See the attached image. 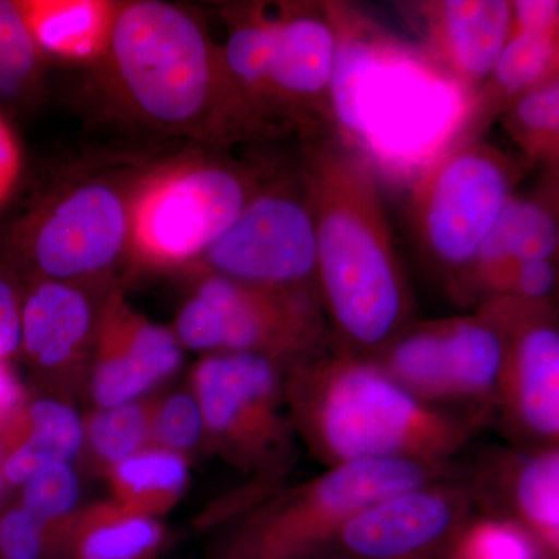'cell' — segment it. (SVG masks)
<instances>
[{
	"mask_svg": "<svg viewBox=\"0 0 559 559\" xmlns=\"http://www.w3.org/2000/svg\"><path fill=\"white\" fill-rule=\"evenodd\" d=\"M116 516L106 518L87 533L83 559H135L156 546L160 530L145 514L119 506Z\"/></svg>",
	"mask_w": 559,
	"mask_h": 559,
	"instance_id": "26",
	"label": "cell"
},
{
	"mask_svg": "<svg viewBox=\"0 0 559 559\" xmlns=\"http://www.w3.org/2000/svg\"><path fill=\"white\" fill-rule=\"evenodd\" d=\"M22 301L16 288L0 272V360L9 358L21 345Z\"/></svg>",
	"mask_w": 559,
	"mask_h": 559,
	"instance_id": "34",
	"label": "cell"
},
{
	"mask_svg": "<svg viewBox=\"0 0 559 559\" xmlns=\"http://www.w3.org/2000/svg\"><path fill=\"white\" fill-rule=\"evenodd\" d=\"M24 170V154L16 131L0 112V209L9 202Z\"/></svg>",
	"mask_w": 559,
	"mask_h": 559,
	"instance_id": "33",
	"label": "cell"
},
{
	"mask_svg": "<svg viewBox=\"0 0 559 559\" xmlns=\"http://www.w3.org/2000/svg\"><path fill=\"white\" fill-rule=\"evenodd\" d=\"M340 35L314 16L271 20L267 98L305 100L329 94Z\"/></svg>",
	"mask_w": 559,
	"mask_h": 559,
	"instance_id": "17",
	"label": "cell"
},
{
	"mask_svg": "<svg viewBox=\"0 0 559 559\" xmlns=\"http://www.w3.org/2000/svg\"><path fill=\"white\" fill-rule=\"evenodd\" d=\"M189 479L186 460L168 450L139 451L114 466L117 506L145 514L170 509Z\"/></svg>",
	"mask_w": 559,
	"mask_h": 559,
	"instance_id": "21",
	"label": "cell"
},
{
	"mask_svg": "<svg viewBox=\"0 0 559 559\" xmlns=\"http://www.w3.org/2000/svg\"><path fill=\"white\" fill-rule=\"evenodd\" d=\"M193 392L204 428L235 462L255 468L288 454L294 425L283 414L286 382L277 360L212 353L194 367Z\"/></svg>",
	"mask_w": 559,
	"mask_h": 559,
	"instance_id": "8",
	"label": "cell"
},
{
	"mask_svg": "<svg viewBox=\"0 0 559 559\" xmlns=\"http://www.w3.org/2000/svg\"><path fill=\"white\" fill-rule=\"evenodd\" d=\"M510 191L509 168L485 146L452 151L433 162L417 194L419 235L430 259L444 270L473 272Z\"/></svg>",
	"mask_w": 559,
	"mask_h": 559,
	"instance_id": "9",
	"label": "cell"
},
{
	"mask_svg": "<svg viewBox=\"0 0 559 559\" xmlns=\"http://www.w3.org/2000/svg\"><path fill=\"white\" fill-rule=\"evenodd\" d=\"M138 178L73 180L47 194L10 230V252L38 278L80 286L130 259Z\"/></svg>",
	"mask_w": 559,
	"mask_h": 559,
	"instance_id": "6",
	"label": "cell"
},
{
	"mask_svg": "<svg viewBox=\"0 0 559 559\" xmlns=\"http://www.w3.org/2000/svg\"><path fill=\"white\" fill-rule=\"evenodd\" d=\"M308 170L316 280L342 352L377 358L400 336L411 296L369 164L322 150Z\"/></svg>",
	"mask_w": 559,
	"mask_h": 559,
	"instance_id": "2",
	"label": "cell"
},
{
	"mask_svg": "<svg viewBox=\"0 0 559 559\" xmlns=\"http://www.w3.org/2000/svg\"><path fill=\"white\" fill-rule=\"evenodd\" d=\"M28 32L49 60L100 64L121 2L110 0H16Z\"/></svg>",
	"mask_w": 559,
	"mask_h": 559,
	"instance_id": "18",
	"label": "cell"
},
{
	"mask_svg": "<svg viewBox=\"0 0 559 559\" xmlns=\"http://www.w3.org/2000/svg\"><path fill=\"white\" fill-rule=\"evenodd\" d=\"M27 426L31 432L53 444L68 462L83 441L79 415L72 407L58 401L43 400L33 404L27 412Z\"/></svg>",
	"mask_w": 559,
	"mask_h": 559,
	"instance_id": "29",
	"label": "cell"
},
{
	"mask_svg": "<svg viewBox=\"0 0 559 559\" xmlns=\"http://www.w3.org/2000/svg\"><path fill=\"white\" fill-rule=\"evenodd\" d=\"M97 318L80 286L38 278L22 301L21 345L43 369H64L95 341Z\"/></svg>",
	"mask_w": 559,
	"mask_h": 559,
	"instance_id": "16",
	"label": "cell"
},
{
	"mask_svg": "<svg viewBox=\"0 0 559 559\" xmlns=\"http://www.w3.org/2000/svg\"><path fill=\"white\" fill-rule=\"evenodd\" d=\"M94 342L92 395L103 409L132 403L182 360L176 334L132 310L121 290L106 297Z\"/></svg>",
	"mask_w": 559,
	"mask_h": 559,
	"instance_id": "14",
	"label": "cell"
},
{
	"mask_svg": "<svg viewBox=\"0 0 559 559\" xmlns=\"http://www.w3.org/2000/svg\"><path fill=\"white\" fill-rule=\"evenodd\" d=\"M557 248V219L550 210L539 202L511 198L481 245L469 282L492 296H506L520 264L551 260Z\"/></svg>",
	"mask_w": 559,
	"mask_h": 559,
	"instance_id": "19",
	"label": "cell"
},
{
	"mask_svg": "<svg viewBox=\"0 0 559 559\" xmlns=\"http://www.w3.org/2000/svg\"><path fill=\"white\" fill-rule=\"evenodd\" d=\"M555 282L557 267L554 260L528 261L514 270L506 296L525 304H546L554 290Z\"/></svg>",
	"mask_w": 559,
	"mask_h": 559,
	"instance_id": "32",
	"label": "cell"
},
{
	"mask_svg": "<svg viewBox=\"0 0 559 559\" xmlns=\"http://www.w3.org/2000/svg\"><path fill=\"white\" fill-rule=\"evenodd\" d=\"M79 499V479L68 463H57L27 481L24 510L40 524L64 516Z\"/></svg>",
	"mask_w": 559,
	"mask_h": 559,
	"instance_id": "27",
	"label": "cell"
},
{
	"mask_svg": "<svg viewBox=\"0 0 559 559\" xmlns=\"http://www.w3.org/2000/svg\"><path fill=\"white\" fill-rule=\"evenodd\" d=\"M40 524L24 509L0 521V550L7 559H36L40 550Z\"/></svg>",
	"mask_w": 559,
	"mask_h": 559,
	"instance_id": "31",
	"label": "cell"
},
{
	"mask_svg": "<svg viewBox=\"0 0 559 559\" xmlns=\"http://www.w3.org/2000/svg\"><path fill=\"white\" fill-rule=\"evenodd\" d=\"M484 318L503 337L498 406L514 432L533 447L559 439V333L544 304L496 297Z\"/></svg>",
	"mask_w": 559,
	"mask_h": 559,
	"instance_id": "11",
	"label": "cell"
},
{
	"mask_svg": "<svg viewBox=\"0 0 559 559\" xmlns=\"http://www.w3.org/2000/svg\"><path fill=\"white\" fill-rule=\"evenodd\" d=\"M218 322V353H250L290 364L322 352L323 319L311 290L260 288L202 274L194 290Z\"/></svg>",
	"mask_w": 559,
	"mask_h": 559,
	"instance_id": "12",
	"label": "cell"
},
{
	"mask_svg": "<svg viewBox=\"0 0 559 559\" xmlns=\"http://www.w3.org/2000/svg\"><path fill=\"white\" fill-rule=\"evenodd\" d=\"M538 539L509 518L468 520L454 536L452 559H544Z\"/></svg>",
	"mask_w": 559,
	"mask_h": 559,
	"instance_id": "23",
	"label": "cell"
},
{
	"mask_svg": "<svg viewBox=\"0 0 559 559\" xmlns=\"http://www.w3.org/2000/svg\"><path fill=\"white\" fill-rule=\"evenodd\" d=\"M22 404V389L13 371L0 360V421L13 418Z\"/></svg>",
	"mask_w": 559,
	"mask_h": 559,
	"instance_id": "36",
	"label": "cell"
},
{
	"mask_svg": "<svg viewBox=\"0 0 559 559\" xmlns=\"http://www.w3.org/2000/svg\"><path fill=\"white\" fill-rule=\"evenodd\" d=\"M513 27L521 31H558L559 3L551 0H525L511 3Z\"/></svg>",
	"mask_w": 559,
	"mask_h": 559,
	"instance_id": "35",
	"label": "cell"
},
{
	"mask_svg": "<svg viewBox=\"0 0 559 559\" xmlns=\"http://www.w3.org/2000/svg\"><path fill=\"white\" fill-rule=\"evenodd\" d=\"M474 503L527 528L547 555L559 546V450L536 447L503 452L477 480L468 481Z\"/></svg>",
	"mask_w": 559,
	"mask_h": 559,
	"instance_id": "15",
	"label": "cell"
},
{
	"mask_svg": "<svg viewBox=\"0 0 559 559\" xmlns=\"http://www.w3.org/2000/svg\"><path fill=\"white\" fill-rule=\"evenodd\" d=\"M503 337L488 319H455L403 331L377 358L425 403L489 417L498 406Z\"/></svg>",
	"mask_w": 559,
	"mask_h": 559,
	"instance_id": "7",
	"label": "cell"
},
{
	"mask_svg": "<svg viewBox=\"0 0 559 559\" xmlns=\"http://www.w3.org/2000/svg\"><path fill=\"white\" fill-rule=\"evenodd\" d=\"M95 68L120 112L160 134L205 138L235 114L219 50L202 22L176 3L121 2Z\"/></svg>",
	"mask_w": 559,
	"mask_h": 559,
	"instance_id": "3",
	"label": "cell"
},
{
	"mask_svg": "<svg viewBox=\"0 0 559 559\" xmlns=\"http://www.w3.org/2000/svg\"><path fill=\"white\" fill-rule=\"evenodd\" d=\"M151 412L153 406L132 401L95 414L87 429L95 454L116 466L139 452L150 439Z\"/></svg>",
	"mask_w": 559,
	"mask_h": 559,
	"instance_id": "25",
	"label": "cell"
},
{
	"mask_svg": "<svg viewBox=\"0 0 559 559\" xmlns=\"http://www.w3.org/2000/svg\"><path fill=\"white\" fill-rule=\"evenodd\" d=\"M473 506L468 481H430L364 507L345 522L334 543L358 559H417L454 539Z\"/></svg>",
	"mask_w": 559,
	"mask_h": 559,
	"instance_id": "13",
	"label": "cell"
},
{
	"mask_svg": "<svg viewBox=\"0 0 559 559\" xmlns=\"http://www.w3.org/2000/svg\"><path fill=\"white\" fill-rule=\"evenodd\" d=\"M330 108L359 150L388 167L436 162L465 114L459 84L412 51L340 35Z\"/></svg>",
	"mask_w": 559,
	"mask_h": 559,
	"instance_id": "4",
	"label": "cell"
},
{
	"mask_svg": "<svg viewBox=\"0 0 559 559\" xmlns=\"http://www.w3.org/2000/svg\"><path fill=\"white\" fill-rule=\"evenodd\" d=\"M514 120L521 131L533 139L554 140L559 131L558 81L543 84L522 95L514 110Z\"/></svg>",
	"mask_w": 559,
	"mask_h": 559,
	"instance_id": "30",
	"label": "cell"
},
{
	"mask_svg": "<svg viewBox=\"0 0 559 559\" xmlns=\"http://www.w3.org/2000/svg\"><path fill=\"white\" fill-rule=\"evenodd\" d=\"M252 198L246 176L212 157L151 168L132 197L130 260L148 270L194 266Z\"/></svg>",
	"mask_w": 559,
	"mask_h": 559,
	"instance_id": "5",
	"label": "cell"
},
{
	"mask_svg": "<svg viewBox=\"0 0 559 559\" xmlns=\"http://www.w3.org/2000/svg\"><path fill=\"white\" fill-rule=\"evenodd\" d=\"M437 40L454 72L476 83L495 70L513 32L511 3L503 0H450L437 11Z\"/></svg>",
	"mask_w": 559,
	"mask_h": 559,
	"instance_id": "20",
	"label": "cell"
},
{
	"mask_svg": "<svg viewBox=\"0 0 559 559\" xmlns=\"http://www.w3.org/2000/svg\"><path fill=\"white\" fill-rule=\"evenodd\" d=\"M204 419L194 396L175 395L153 406L150 439L162 450L178 452L193 447L204 430Z\"/></svg>",
	"mask_w": 559,
	"mask_h": 559,
	"instance_id": "28",
	"label": "cell"
},
{
	"mask_svg": "<svg viewBox=\"0 0 559 559\" xmlns=\"http://www.w3.org/2000/svg\"><path fill=\"white\" fill-rule=\"evenodd\" d=\"M558 31L511 32L492 75L500 91L506 94H520L535 90L554 69L558 55Z\"/></svg>",
	"mask_w": 559,
	"mask_h": 559,
	"instance_id": "24",
	"label": "cell"
},
{
	"mask_svg": "<svg viewBox=\"0 0 559 559\" xmlns=\"http://www.w3.org/2000/svg\"><path fill=\"white\" fill-rule=\"evenodd\" d=\"M46 68L16 0H0V102L31 105L43 91Z\"/></svg>",
	"mask_w": 559,
	"mask_h": 559,
	"instance_id": "22",
	"label": "cell"
},
{
	"mask_svg": "<svg viewBox=\"0 0 559 559\" xmlns=\"http://www.w3.org/2000/svg\"><path fill=\"white\" fill-rule=\"evenodd\" d=\"M286 399L294 429L326 468L360 460L450 463L488 418L425 403L377 360L342 349L290 366Z\"/></svg>",
	"mask_w": 559,
	"mask_h": 559,
	"instance_id": "1",
	"label": "cell"
},
{
	"mask_svg": "<svg viewBox=\"0 0 559 559\" xmlns=\"http://www.w3.org/2000/svg\"><path fill=\"white\" fill-rule=\"evenodd\" d=\"M194 267L260 288L310 290L318 241L308 201L282 190L253 194Z\"/></svg>",
	"mask_w": 559,
	"mask_h": 559,
	"instance_id": "10",
	"label": "cell"
}]
</instances>
